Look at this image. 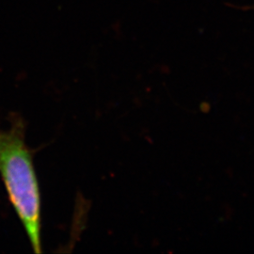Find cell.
Masks as SVG:
<instances>
[{
	"mask_svg": "<svg viewBox=\"0 0 254 254\" xmlns=\"http://www.w3.org/2000/svg\"><path fill=\"white\" fill-rule=\"evenodd\" d=\"M0 176L30 245L41 254V191L33 154L26 142V124L17 114L9 119L8 128L0 127Z\"/></svg>",
	"mask_w": 254,
	"mask_h": 254,
	"instance_id": "6da1fadb",
	"label": "cell"
}]
</instances>
